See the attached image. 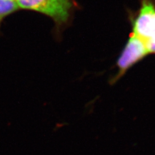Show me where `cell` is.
<instances>
[{
	"label": "cell",
	"instance_id": "cell-1",
	"mask_svg": "<svg viewBox=\"0 0 155 155\" xmlns=\"http://www.w3.org/2000/svg\"><path fill=\"white\" fill-rule=\"evenodd\" d=\"M19 9L40 12L51 18L59 31L69 21L75 5L72 0H16Z\"/></svg>",
	"mask_w": 155,
	"mask_h": 155
},
{
	"label": "cell",
	"instance_id": "cell-2",
	"mask_svg": "<svg viewBox=\"0 0 155 155\" xmlns=\"http://www.w3.org/2000/svg\"><path fill=\"white\" fill-rule=\"evenodd\" d=\"M147 54L149 53L143 41L133 33L130 34L127 42L116 61V66L118 71L116 75L110 80L109 84H115L129 69L143 60Z\"/></svg>",
	"mask_w": 155,
	"mask_h": 155
},
{
	"label": "cell",
	"instance_id": "cell-3",
	"mask_svg": "<svg viewBox=\"0 0 155 155\" xmlns=\"http://www.w3.org/2000/svg\"><path fill=\"white\" fill-rule=\"evenodd\" d=\"M138 14L131 19L132 33L143 42L155 36V3L154 0H140Z\"/></svg>",
	"mask_w": 155,
	"mask_h": 155
},
{
	"label": "cell",
	"instance_id": "cell-4",
	"mask_svg": "<svg viewBox=\"0 0 155 155\" xmlns=\"http://www.w3.org/2000/svg\"><path fill=\"white\" fill-rule=\"evenodd\" d=\"M19 9L16 0H0V23L6 17Z\"/></svg>",
	"mask_w": 155,
	"mask_h": 155
},
{
	"label": "cell",
	"instance_id": "cell-5",
	"mask_svg": "<svg viewBox=\"0 0 155 155\" xmlns=\"http://www.w3.org/2000/svg\"><path fill=\"white\" fill-rule=\"evenodd\" d=\"M144 43L149 54H155V36Z\"/></svg>",
	"mask_w": 155,
	"mask_h": 155
}]
</instances>
